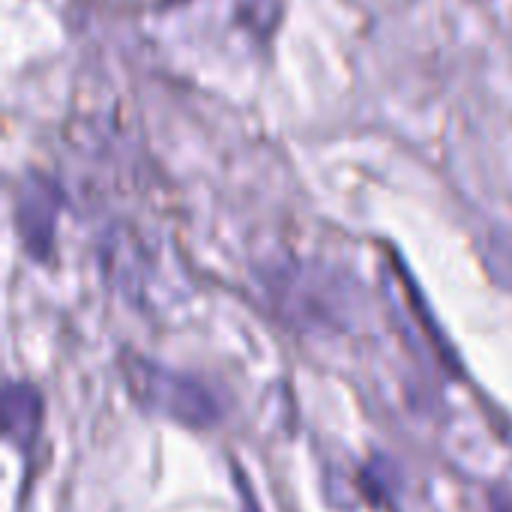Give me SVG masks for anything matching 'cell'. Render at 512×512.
<instances>
[{"mask_svg":"<svg viewBox=\"0 0 512 512\" xmlns=\"http://www.w3.org/2000/svg\"><path fill=\"white\" fill-rule=\"evenodd\" d=\"M123 378L129 396L156 417H165L186 429H210L219 423L222 408L216 396L195 378L171 372L147 357L126 354L123 357Z\"/></svg>","mask_w":512,"mask_h":512,"instance_id":"cell-1","label":"cell"},{"mask_svg":"<svg viewBox=\"0 0 512 512\" xmlns=\"http://www.w3.org/2000/svg\"><path fill=\"white\" fill-rule=\"evenodd\" d=\"M54 216L57 204L54 195L39 186L27 189L18 201V228L24 237V246L33 258H48L51 255V240H54Z\"/></svg>","mask_w":512,"mask_h":512,"instance_id":"cell-2","label":"cell"},{"mask_svg":"<svg viewBox=\"0 0 512 512\" xmlns=\"http://www.w3.org/2000/svg\"><path fill=\"white\" fill-rule=\"evenodd\" d=\"M42 426V399L30 384H6L3 390V435L12 447L27 450Z\"/></svg>","mask_w":512,"mask_h":512,"instance_id":"cell-3","label":"cell"}]
</instances>
